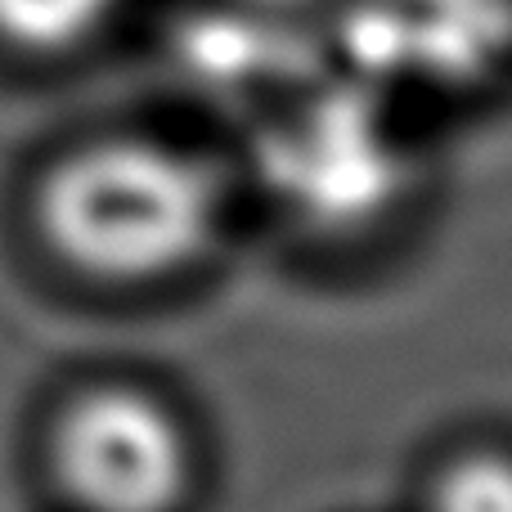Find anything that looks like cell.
I'll use <instances>...</instances> for the list:
<instances>
[{
    "label": "cell",
    "mask_w": 512,
    "mask_h": 512,
    "mask_svg": "<svg viewBox=\"0 0 512 512\" xmlns=\"http://www.w3.org/2000/svg\"><path fill=\"white\" fill-rule=\"evenodd\" d=\"M427 512H512V459L468 454L436 477Z\"/></svg>",
    "instance_id": "obj_4"
},
{
    "label": "cell",
    "mask_w": 512,
    "mask_h": 512,
    "mask_svg": "<svg viewBox=\"0 0 512 512\" xmlns=\"http://www.w3.org/2000/svg\"><path fill=\"white\" fill-rule=\"evenodd\" d=\"M252 5H292V0H252Z\"/></svg>",
    "instance_id": "obj_5"
},
{
    "label": "cell",
    "mask_w": 512,
    "mask_h": 512,
    "mask_svg": "<svg viewBox=\"0 0 512 512\" xmlns=\"http://www.w3.org/2000/svg\"><path fill=\"white\" fill-rule=\"evenodd\" d=\"M126 0H0V45L32 59L86 50L113 27Z\"/></svg>",
    "instance_id": "obj_3"
},
{
    "label": "cell",
    "mask_w": 512,
    "mask_h": 512,
    "mask_svg": "<svg viewBox=\"0 0 512 512\" xmlns=\"http://www.w3.org/2000/svg\"><path fill=\"white\" fill-rule=\"evenodd\" d=\"M225 185L207 158L162 140H99L41 185V230L81 274L167 279L203 261L221 234Z\"/></svg>",
    "instance_id": "obj_1"
},
{
    "label": "cell",
    "mask_w": 512,
    "mask_h": 512,
    "mask_svg": "<svg viewBox=\"0 0 512 512\" xmlns=\"http://www.w3.org/2000/svg\"><path fill=\"white\" fill-rule=\"evenodd\" d=\"M54 472L86 512H176L194 454L162 400L131 387H99L63 409Z\"/></svg>",
    "instance_id": "obj_2"
}]
</instances>
